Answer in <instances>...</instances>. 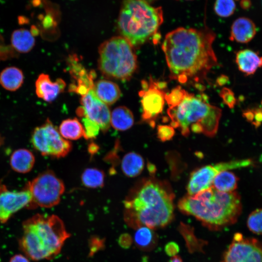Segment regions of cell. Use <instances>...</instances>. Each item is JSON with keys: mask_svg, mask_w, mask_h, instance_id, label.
Masks as SVG:
<instances>
[{"mask_svg": "<svg viewBox=\"0 0 262 262\" xmlns=\"http://www.w3.org/2000/svg\"><path fill=\"white\" fill-rule=\"evenodd\" d=\"M215 33L202 29L178 28L168 33L162 44L169 77L185 84L199 83L218 64L213 44Z\"/></svg>", "mask_w": 262, "mask_h": 262, "instance_id": "1", "label": "cell"}, {"mask_svg": "<svg viewBox=\"0 0 262 262\" xmlns=\"http://www.w3.org/2000/svg\"><path fill=\"white\" fill-rule=\"evenodd\" d=\"M175 195L170 184L154 177L140 180L124 201V218L134 228L166 226L174 218Z\"/></svg>", "mask_w": 262, "mask_h": 262, "instance_id": "2", "label": "cell"}, {"mask_svg": "<svg viewBox=\"0 0 262 262\" xmlns=\"http://www.w3.org/2000/svg\"><path fill=\"white\" fill-rule=\"evenodd\" d=\"M178 206L183 213L195 217L211 230H219L234 224L242 211L237 192H220L212 186L195 195L184 196Z\"/></svg>", "mask_w": 262, "mask_h": 262, "instance_id": "3", "label": "cell"}, {"mask_svg": "<svg viewBox=\"0 0 262 262\" xmlns=\"http://www.w3.org/2000/svg\"><path fill=\"white\" fill-rule=\"evenodd\" d=\"M23 229L20 247L36 261L54 257L70 236L62 220L54 215H34L23 223Z\"/></svg>", "mask_w": 262, "mask_h": 262, "instance_id": "4", "label": "cell"}, {"mask_svg": "<svg viewBox=\"0 0 262 262\" xmlns=\"http://www.w3.org/2000/svg\"><path fill=\"white\" fill-rule=\"evenodd\" d=\"M170 125L188 136L191 132L213 137L217 133L222 110L207 103L202 98L186 93L176 106L167 111Z\"/></svg>", "mask_w": 262, "mask_h": 262, "instance_id": "5", "label": "cell"}, {"mask_svg": "<svg viewBox=\"0 0 262 262\" xmlns=\"http://www.w3.org/2000/svg\"><path fill=\"white\" fill-rule=\"evenodd\" d=\"M163 22L161 7H153L144 0H125L118 20L123 37L133 47L142 45L150 38L155 44L157 31Z\"/></svg>", "mask_w": 262, "mask_h": 262, "instance_id": "6", "label": "cell"}, {"mask_svg": "<svg viewBox=\"0 0 262 262\" xmlns=\"http://www.w3.org/2000/svg\"><path fill=\"white\" fill-rule=\"evenodd\" d=\"M98 68L105 76L125 81L137 68L133 47L123 36L112 37L102 43L98 49Z\"/></svg>", "mask_w": 262, "mask_h": 262, "instance_id": "7", "label": "cell"}, {"mask_svg": "<svg viewBox=\"0 0 262 262\" xmlns=\"http://www.w3.org/2000/svg\"><path fill=\"white\" fill-rule=\"evenodd\" d=\"M32 199L27 206L50 208L58 204L65 191V185L51 170L39 174L26 185Z\"/></svg>", "mask_w": 262, "mask_h": 262, "instance_id": "8", "label": "cell"}, {"mask_svg": "<svg viewBox=\"0 0 262 262\" xmlns=\"http://www.w3.org/2000/svg\"><path fill=\"white\" fill-rule=\"evenodd\" d=\"M31 142L42 155L53 158L65 157L72 148L71 143L61 135L59 130L49 119L34 129Z\"/></svg>", "mask_w": 262, "mask_h": 262, "instance_id": "9", "label": "cell"}, {"mask_svg": "<svg viewBox=\"0 0 262 262\" xmlns=\"http://www.w3.org/2000/svg\"><path fill=\"white\" fill-rule=\"evenodd\" d=\"M142 90L139 93L142 108V118L151 127L155 125V121L163 112L165 101L166 93L163 89L166 83L156 82L150 78L149 82H142Z\"/></svg>", "mask_w": 262, "mask_h": 262, "instance_id": "10", "label": "cell"}, {"mask_svg": "<svg viewBox=\"0 0 262 262\" xmlns=\"http://www.w3.org/2000/svg\"><path fill=\"white\" fill-rule=\"evenodd\" d=\"M248 160H236L207 165L192 171L187 185L188 195H194L212 186L215 177L220 172L248 165Z\"/></svg>", "mask_w": 262, "mask_h": 262, "instance_id": "11", "label": "cell"}, {"mask_svg": "<svg viewBox=\"0 0 262 262\" xmlns=\"http://www.w3.org/2000/svg\"><path fill=\"white\" fill-rule=\"evenodd\" d=\"M221 262H262V243L254 238L235 233Z\"/></svg>", "mask_w": 262, "mask_h": 262, "instance_id": "12", "label": "cell"}, {"mask_svg": "<svg viewBox=\"0 0 262 262\" xmlns=\"http://www.w3.org/2000/svg\"><path fill=\"white\" fill-rule=\"evenodd\" d=\"M81 103L82 106L77 111L78 115L88 118L98 124L103 132L107 131L111 125V112L107 104L98 98L93 89L82 96Z\"/></svg>", "mask_w": 262, "mask_h": 262, "instance_id": "13", "label": "cell"}, {"mask_svg": "<svg viewBox=\"0 0 262 262\" xmlns=\"http://www.w3.org/2000/svg\"><path fill=\"white\" fill-rule=\"evenodd\" d=\"M31 199L27 186L20 191H11L0 182V223H5L16 212L27 206Z\"/></svg>", "mask_w": 262, "mask_h": 262, "instance_id": "14", "label": "cell"}, {"mask_svg": "<svg viewBox=\"0 0 262 262\" xmlns=\"http://www.w3.org/2000/svg\"><path fill=\"white\" fill-rule=\"evenodd\" d=\"M68 60L69 72L77 82L76 84L71 85L70 90L83 96L93 89L95 73L87 72L74 56L70 57Z\"/></svg>", "mask_w": 262, "mask_h": 262, "instance_id": "15", "label": "cell"}, {"mask_svg": "<svg viewBox=\"0 0 262 262\" xmlns=\"http://www.w3.org/2000/svg\"><path fill=\"white\" fill-rule=\"evenodd\" d=\"M65 82L61 79L52 82L48 74L42 73L35 82L36 96L47 102L53 101L66 87Z\"/></svg>", "mask_w": 262, "mask_h": 262, "instance_id": "16", "label": "cell"}, {"mask_svg": "<svg viewBox=\"0 0 262 262\" xmlns=\"http://www.w3.org/2000/svg\"><path fill=\"white\" fill-rule=\"evenodd\" d=\"M256 33L254 22L249 18L241 17L232 24L229 39L240 43H247L253 39Z\"/></svg>", "mask_w": 262, "mask_h": 262, "instance_id": "17", "label": "cell"}, {"mask_svg": "<svg viewBox=\"0 0 262 262\" xmlns=\"http://www.w3.org/2000/svg\"><path fill=\"white\" fill-rule=\"evenodd\" d=\"M235 62L239 70L246 76L254 74L262 67V56L250 49H244L237 52Z\"/></svg>", "mask_w": 262, "mask_h": 262, "instance_id": "18", "label": "cell"}, {"mask_svg": "<svg viewBox=\"0 0 262 262\" xmlns=\"http://www.w3.org/2000/svg\"><path fill=\"white\" fill-rule=\"evenodd\" d=\"M93 90L98 98L107 105L115 103L121 96L119 86L108 80L98 81L94 84Z\"/></svg>", "mask_w": 262, "mask_h": 262, "instance_id": "19", "label": "cell"}, {"mask_svg": "<svg viewBox=\"0 0 262 262\" xmlns=\"http://www.w3.org/2000/svg\"><path fill=\"white\" fill-rule=\"evenodd\" d=\"M35 158L28 149L22 148L15 150L12 154L10 164L12 168L16 172L26 173L33 168Z\"/></svg>", "mask_w": 262, "mask_h": 262, "instance_id": "20", "label": "cell"}, {"mask_svg": "<svg viewBox=\"0 0 262 262\" xmlns=\"http://www.w3.org/2000/svg\"><path fill=\"white\" fill-rule=\"evenodd\" d=\"M24 80L23 71L16 66L6 67L0 73V84L9 91L17 90L22 85Z\"/></svg>", "mask_w": 262, "mask_h": 262, "instance_id": "21", "label": "cell"}, {"mask_svg": "<svg viewBox=\"0 0 262 262\" xmlns=\"http://www.w3.org/2000/svg\"><path fill=\"white\" fill-rule=\"evenodd\" d=\"M12 47L18 52H29L33 48L35 39L33 33L27 29L21 28L14 31L11 36Z\"/></svg>", "mask_w": 262, "mask_h": 262, "instance_id": "22", "label": "cell"}, {"mask_svg": "<svg viewBox=\"0 0 262 262\" xmlns=\"http://www.w3.org/2000/svg\"><path fill=\"white\" fill-rule=\"evenodd\" d=\"M144 160L139 154L130 152L126 154L121 163V170L128 177L133 178L139 175L144 169Z\"/></svg>", "mask_w": 262, "mask_h": 262, "instance_id": "23", "label": "cell"}, {"mask_svg": "<svg viewBox=\"0 0 262 262\" xmlns=\"http://www.w3.org/2000/svg\"><path fill=\"white\" fill-rule=\"evenodd\" d=\"M110 123L118 131H126L132 127L134 123V117L131 111L125 106L115 108L111 114Z\"/></svg>", "mask_w": 262, "mask_h": 262, "instance_id": "24", "label": "cell"}, {"mask_svg": "<svg viewBox=\"0 0 262 262\" xmlns=\"http://www.w3.org/2000/svg\"><path fill=\"white\" fill-rule=\"evenodd\" d=\"M59 131L61 135L67 140L84 137L83 126L76 118L63 120L59 126Z\"/></svg>", "mask_w": 262, "mask_h": 262, "instance_id": "25", "label": "cell"}, {"mask_svg": "<svg viewBox=\"0 0 262 262\" xmlns=\"http://www.w3.org/2000/svg\"><path fill=\"white\" fill-rule=\"evenodd\" d=\"M238 178L229 170L218 173L214 178L212 186L216 190L223 192H233L237 188Z\"/></svg>", "mask_w": 262, "mask_h": 262, "instance_id": "26", "label": "cell"}, {"mask_svg": "<svg viewBox=\"0 0 262 262\" xmlns=\"http://www.w3.org/2000/svg\"><path fill=\"white\" fill-rule=\"evenodd\" d=\"M104 172L96 168L85 169L81 176L82 184L87 188H98L102 187L104 183Z\"/></svg>", "mask_w": 262, "mask_h": 262, "instance_id": "27", "label": "cell"}, {"mask_svg": "<svg viewBox=\"0 0 262 262\" xmlns=\"http://www.w3.org/2000/svg\"><path fill=\"white\" fill-rule=\"evenodd\" d=\"M151 229L145 226L137 228L134 236L137 246L142 249H147L154 244V234Z\"/></svg>", "mask_w": 262, "mask_h": 262, "instance_id": "28", "label": "cell"}, {"mask_svg": "<svg viewBox=\"0 0 262 262\" xmlns=\"http://www.w3.org/2000/svg\"><path fill=\"white\" fill-rule=\"evenodd\" d=\"M247 226L252 232L262 235V209L252 212L247 219Z\"/></svg>", "mask_w": 262, "mask_h": 262, "instance_id": "29", "label": "cell"}, {"mask_svg": "<svg viewBox=\"0 0 262 262\" xmlns=\"http://www.w3.org/2000/svg\"><path fill=\"white\" fill-rule=\"evenodd\" d=\"M235 7L234 0H216L214 9L219 16L227 17L233 14Z\"/></svg>", "mask_w": 262, "mask_h": 262, "instance_id": "30", "label": "cell"}, {"mask_svg": "<svg viewBox=\"0 0 262 262\" xmlns=\"http://www.w3.org/2000/svg\"><path fill=\"white\" fill-rule=\"evenodd\" d=\"M82 126L84 131V137L86 139L96 138L100 130L99 126L96 123L88 118L83 116L82 117Z\"/></svg>", "mask_w": 262, "mask_h": 262, "instance_id": "31", "label": "cell"}, {"mask_svg": "<svg viewBox=\"0 0 262 262\" xmlns=\"http://www.w3.org/2000/svg\"><path fill=\"white\" fill-rule=\"evenodd\" d=\"M186 91L178 86L173 88L165 96V101L169 107H172L178 105L183 99Z\"/></svg>", "mask_w": 262, "mask_h": 262, "instance_id": "32", "label": "cell"}, {"mask_svg": "<svg viewBox=\"0 0 262 262\" xmlns=\"http://www.w3.org/2000/svg\"><path fill=\"white\" fill-rule=\"evenodd\" d=\"M174 134V128L171 125H159L157 127V137L163 142L171 140Z\"/></svg>", "mask_w": 262, "mask_h": 262, "instance_id": "33", "label": "cell"}, {"mask_svg": "<svg viewBox=\"0 0 262 262\" xmlns=\"http://www.w3.org/2000/svg\"><path fill=\"white\" fill-rule=\"evenodd\" d=\"M220 96L224 103L229 108L234 107L236 103V98L231 89L227 87L223 88L220 91Z\"/></svg>", "mask_w": 262, "mask_h": 262, "instance_id": "34", "label": "cell"}, {"mask_svg": "<svg viewBox=\"0 0 262 262\" xmlns=\"http://www.w3.org/2000/svg\"><path fill=\"white\" fill-rule=\"evenodd\" d=\"M254 113V121L252 124L258 128L262 123V108L255 107L253 108Z\"/></svg>", "mask_w": 262, "mask_h": 262, "instance_id": "35", "label": "cell"}, {"mask_svg": "<svg viewBox=\"0 0 262 262\" xmlns=\"http://www.w3.org/2000/svg\"><path fill=\"white\" fill-rule=\"evenodd\" d=\"M165 251L167 255L173 257L178 253L179 247L176 243L170 242L166 245Z\"/></svg>", "mask_w": 262, "mask_h": 262, "instance_id": "36", "label": "cell"}, {"mask_svg": "<svg viewBox=\"0 0 262 262\" xmlns=\"http://www.w3.org/2000/svg\"><path fill=\"white\" fill-rule=\"evenodd\" d=\"M131 243V239L128 234H123L120 236L119 239V244L120 246L124 248L129 247Z\"/></svg>", "mask_w": 262, "mask_h": 262, "instance_id": "37", "label": "cell"}, {"mask_svg": "<svg viewBox=\"0 0 262 262\" xmlns=\"http://www.w3.org/2000/svg\"><path fill=\"white\" fill-rule=\"evenodd\" d=\"M243 116L246 120L251 123H253L254 118V109L253 108H247L243 111L242 113Z\"/></svg>", "mask_w": 262, "mask_h": 262, "instance_id": "38", "label": "cell"}, {"mask_svg": "<svg viewBox=\"0 0 262 262\" xmlns=\"http://www.w3.org/2000/svg\"><path fill=\"white\" fill-rule=\"evenodd\" d=\"M91 243L92 245L90 247V254L94 253L100 248L103 244L101 239L98 238H94Z\"/></svg>", "mask_w": 262, "mask_h": 262, "instance_id": "39", "label": "cell"}, {"mask_svg": "<svg viewBox=\"0 0 262 262\" xmlns=\"http://www.w3.org/2000/svg\"><path fill=\"white\" fill-rule=\"evenodd\" d=\"M10 262H30V261L24 256L17 254L14 256L11 259Z\"/></svg>", "mask_w": 262, "mask_h": 262, "instance_id": "40", "label": "cell"}, {"mask_svg": "<svg viewBox=\"0 0 262 262\" xmlns=\"http://www.w3.org/2000/svg\"><path fill=\"white\" fill-rule=\"evenodd\" d=\"M229 81V78L225 75H222L218 78L217 82L218 84L222 85L226 84Z\"/></svg>", "mask_w": 262, "mask_h": 262, "instance_id": "41", "label": "cell"}, {"mask_svg": "<svg viewBox=\"0 0 262 262\" xmlns=\"http://www.w3.org/2000/svg\"><path fill=\"white\" fill-rule=\"evenodd\" d=\"M251 5V2L249 0H242L241 6L244 9H247Z\"/></svg>", "mask_w": 262, "mask_h": 262, "instance_id": "42", "label": "cell"}, {"mask_svg": "<svg viewBox=\"0 0 262 262\" xmlns=\"http://www.w3.org/2000/svg\"><path fill=\"white\" fill-rule=\"evenodd\" d=\"M169 262H183L181 258L178 255H175L170 259Z\"/></svg>", "mask_w": 262, "mask_h": 262, "instance_id": "43", "label": "cell"}, {"mask_svg": "<svg viewBox=\"0 0 262 262\" xmlns=\"http://www.w3.org/2000/svg\"><path fill=\"white\" fill-rule=\"evenodd\" d=\"M3 141H3V137L0 136V147L1 145H2Z\"/></svg>", "mask_w": 262, "mask_h": 262, "instance_id": "44", "label": "cell"}, {"mask_svg": "<svg viewBox=\"0 0 262 262\" xmlns=\"http://www.w3.org/2000/svg\"><path fill=\"white\" fill-rule=\"evenodd\" d=\"M261 105H262V100L261 101Z\"/></svg>", "mask_w": 262, "mask_h": 262, "instance_id": "45", "label": "cell"}]
</instances>
